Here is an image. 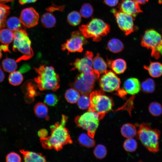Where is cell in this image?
Returning a JSON list of instances; mask_svg holds the SVG:
<instances>
[{"label":"cell","mask_w":162,"mask_h":162,"mask_svg":"<svg viewBox=\"0 0 162 162\" xmlns=\"http://www.w3.org/2000/svg\"><path fill=\"white\" fill-rule=\"evenodd\" d=\"M30 68L29 66L28 65L24 64L21 67L19 71L21 73H24L28 70Z\"/></svg>","instance_id":"ee69618b"},{"label":"cell","mask_w":162,"mask_h":162,"mask_svg":"<svg viewBox=\"0 0 162 162\" xmlns=\"http://www.w3.org/2000/svg\"><path fill=\"white\" fill-rule=\"evenodd\" d=\"M80 97L79 92L75 89H68L65 94V98L67 101L71 104L76 103Z\"/></svg>","instance_id":"f1b7e54d"},{"label":"cell","mask_w":162,"mask_h":162,"mask_svg":"<svg viewBox=\"0 0 162 162\" xmlns=\"http://www.w3.org/2000/svg\"><path fill=\"white\" fill-rule=\"evenodd\" d=\"M14 32L9 29H3L0 30V41L4 44L11 43L14 40Z\"/></svg>","instance_id":"603a6c76"},{"label":"cell","mask_w":162,"mask_h":162,"mask_svg":"<svg viewBox=\"0 0 162 162\" xmlns=\"http://www.w3.org/2000/svg\"><path fill=\"white\" fill-rule=\"evenodd\" d=\"M58 99L57 96L54 94H46L44 98L45 103L51 106H54L57 103Z\"/></svg>","instance_id":"f35d334b"},{"label":"cell","mask_w":162,"mask_h":162,"mask_svg":"<svg viewBox=\"0 0 162 162\" xmlns=\"http://www.w3.org/2000/svg\"><path fill=\"white\" fill-rule=\"evenodd\" d=\"M160 134L158 130L152 129L149 124L142 123L140 125L136 136L149 151L156 152L159 150Z\"/></svg>","instance_id":"277c9868"},{"label":"cell","mask_w":162,"mask_h":162,"mask_svg":"<svg viewBox=\"0 0 162 162\" xmlns=\"http://www.w3.org/2000/svg\"><path fill=\"white\" fill-rule=\"evenodd\" d=\"M77 105L82 110L88 108L90 106L89 96L86 94H82L77 101Z\"/></svg>","instance_id":"d590c367"},{"label":"cell","mask_w":162,"mask_h":162,"mask_svg":"<svg viewBox=\"0 0 162 162\" xmlns=\"http://www.w3.org/2000/svg\"><path fill=\"white\" fill-rule=\"evenodd\" d=\"M87 43L86 38L80 31H74L71 34L70 38L62 46L63 50L68 52H81L82 51L83 46Z\"/></svg>","instance_id":"8fae6325"},{"label":"cell","mask_w":162,"mask_h":162,"mask_svg":"<svg viewBox=\"0 0 162 162\" xmlns=\"http://www.w3.org/2000/svg\"><path fill=\"white\" fill-rule=\"evenodd\" d=\"M2 27L1 26H0V30L1 29V28H2Z\"/></svg>","instance_id":"f5cc1de1"},{"label":"cell","mask_w":162,"mask_h":162,"mask_svg":"<svg viewBox=\"0 0 162 162\" xmlns=\"http://www.w3.org/2000/svg\"><path fill=\"white\" fill-rule=\"evenodd\" d=\"M68 119V116L62 115L60 122H57L50 126V136L40 138V141L43 148L58 151L64 145L72 143L68 130L65 127Z\"/></svg>","instance_id":"6da1fadb"},{"label":"cell","mask_w":162,"mask_h":162,"mask_svg":"<svg viewBox=\"0 0 162 162\" xmlns=\"http://www.w3.org/2000/svg\"><path fill=\"white\" fill-rule=\"evenodd\" d=\"M93 12V8L89 3L84 4L80 10L81 15L85 18H88L90 17L92 15Z\"/></svg>","instance_id":"8d00e7d4"},{"label":"cell","mask_w":162,"mask_h":162,"mask_svg":"<svg viewBox=\"0 0 162 162\" xmlns=\"http://www.w3.org/2000/svg\"><path fill=\"white\" fill-rule=\"evenodd\" d=\"M93 53L87 51L84 56L81 58H77L72 64L73 66L72 70L77 69L81 73H86L93 69Z\"/></svg>","instance_id":"5bb4252c"},{"label":"cell","mask_w":162,"mask_h":162,"mask_svg":"<svg viewBox=\"0 0 162 162\" xmlns=\"http://www.w3.org/2000/svg\"><path fill=\"white\" fill-rule=\"evenodd\" d=\"M80 31L86 38H92L98 42L110 32V26L101 19L94 18L88 23L79 27Z\"/></svg>","instance_id":"5b68a950"},{"label":"cell","mask_w":162,"mask_h":162,"mask_svg":"<svg viewBox=\"0 0 162 162\" xmlns=\"http://www.w3.org/2000/svg\"><path fill=\"white\" fill-rule=\"evenodd\" d=\"M119 9L120 11L134 18L142 11L139 4L133 0H123L120 4Z\"/></svg>","instance_id":"9a60e30c"},{"label":"cell","mask_w":162,"mask_h":162,"mask_svg":"<svg viewBox=\"0 0 162 162\" xmlns=\"http://www.w3.org/2000/svg\"><path fill=\"white\" fill-rule=\"evenodd\" d=\"M5 78V75L4 72L0 67V82L3 81Z\"/></svg>","instance_id":"7dc6e473"},{"label":"cell","mask_w":162,"mask_h":162,"mask_svg":"<svg viewBox=\"0 0 162 162\" xmlns=\"http://www.w3.org/2000/svg\"><path fill=\"white\" fill-rule=\"evenodd\" d=\"M112 12L114 15L118 27L124 31L126 35L133 32L134 30V18L120 11L113 9Z\"/></svg>","instance_id":"7c38bea8"},{"label":"cell","mask_w":162,"mask_h":162,"mask_svg":"<svg viewBox=\"0 0 162 162\" xmlns=\"http://www.w3.org/2000/svg\"><path fill=\"white\" fill-rule=\"evenodd\" d=\"M23 77L20 72L19 71H14L10 74L8 81L12 85L16 86L20 85L23 80Z\"/></svg>","instance_id":"f546056e"},{"label":"cell","mask_w":162,"mask_h":162,"mask_svg":"<svg viewBox=\"0 0 162 162\" xmlns=\"http://www.w3.org/2000/svg\"><path fill=\"white\" fill-rule=\"evenodd\" d=\"M6 22L8 29L14 32L21 29L24 28L22 27V23L17 17L13 16L9 18Z\"/></svg>","instance_id":"484cf974"},{"label":"cell","mask_w":162,"mask_h":162,"mask_svg":"<svg viewBox=\"0 0 162 162\" xmlns=\"http://www.w3.org/2000/svg\"><path fill=\"white\" fill-rule=\"evenodd\" d=\"M93 153L97 158L101 159L106 156L107 150L104 146L101 144H99L97 145L95 148Z\"/></svg>","instance_id":"74e56055"},{"label":"cell","mask_w":162,"mask_h":162,"mask_svg":"<svg viewBox=\"0 0 162 162\" xmlns=\"http://www.w3.org/2000/svg\"><path fill=\"white\" fill-rule=\"evenodd\" d=\"M155 84L154 81L152 79L148 78L141 84L142 90L146 93H151L154 90Z\"/></svg>","instance_id":"d6a6232c"},{"label":"cell","mask_w":162,"mask_h":162,"mask_svg":"<svg viewBox=\"0 0 162 162\" xmlns=\"http://www.w3.org/2000/svg\"><path fill=\"white\" fill-rule=\"evenodd\" d=\"M2 49L0 46V59L1 58L2 56Z\"/></svg>","instance_id":"816d5d0a"},{"label":"cell","mask_w":162,"mask_h":162,"mask_svg":"<svg viewBox=\"0 0 162 162\" xmlns=\"http://www.w3.org/2000/svg\"><path fill=\"white\" fill-rule=\"evenodd\" d=\"M34 111L36 116L38 118L46 120L49 119L48 115V108L44 103L42 102L37 103L34 106Z\"/></svg>","instance_id":"ffe728a7"},{"label":"cell","mask_w":162,"mask_h":162,"mask_svg":"<svg viewBox=\"0 0 162 162\" xmlns=\"http://www.w3.org/2000/svg\"><path fill=\"white\" fill-rule=\"evenodd\" d=\"M38 13L33 8L23 9L21 12L19 19L22 24L27 28L33 27L38 23Z\"/></svg>","instance_id":"4fadbf2b"},{"label":"cell","mask_w":162,"mask_h":162,"mask_svg":"<svg viewBox=\"0 0 162 162\" xmlns=\"http://www.w3.org/2000/svg\"><path fill=\"white\" fill-rule=\"evenodd\" d=\"M14 32V37L13 50L15 52L18 51L22 54L16 62L31 58L33 55V52L31 46V41L26 30L22 28Z\"/></svg>","instance_id":"8992f818"},{"label":"cell","mask_w":162,"mask_h":162,"mask_svg":"<svg viewBox=\"0 0 162 162\" xmlns=\"http://www.w3.org/2000/svg\"><path fill=\"white\" fill-rule=\"evenodd\" d=\"M122 136L128 138H133L136 136L137 131L135 126L130 123H126L123 125L121 129Z\"/></svg>","instance_id":"7402d4cb"},{"label":"cell","mask_w":162,"mask_h":162,"mask_svg":"<svg viewBox=\"0 0 162 162\" xmlns=\"http://www.w3.org/2000/svg\"><path fill=\"white\" fill-rule=\"evenodd\" d=\"M108 66L114 73L120 74L123 73L127 68L126 63L124 60L118 58L114 60L108 61Z\"/></svg>","instance_id":"ac0fdd59"},{"label":"cell","mask_w":162,"mask_h":162,"mask_svg":"<svg viewBox=\"0 0 162 162\" xmlns=\"http://www.w3.org/2000/svg\"><path fill=\"white\" fill-rule=\"evenodd\" d=\"M120 80L114 72L106 70L99 80L100 86L104 92L118 91L119 94H124L125 91L120 89Z\"/></svg>","instance_id":"30bf717a"},{"label":"cell","mask_w":162,"mask_h":162,"mask_svg":"<svg viewBox=\"0 0 162 162\" xmlns=\"http://www.w3.org/2000/svg\"><path fill=\"white\" fill-rule=\"evenodd\" d=\"M37 0H19V1L20 4H26L34 2Z\"/></svg>","instance_id":"f6af8a7d"},{"label":"cell","mask_w":162,"mask_h":162,"mask_svg":"<svg viewBox=\"0 0 162 162\" xmlns=\"http://www.w3.org/2000/svg\"><path fill=\"white\" fill-rule=\"evenodd\" d=\"M48 134L47 131L45 129H42L40 130L38 132V136L40 138H44L47 136Z\"/></svg>","instance_id":"b9f144b4"},{"label":"cell","mask_w":162,"mask_h":162,"mask_svg":"<svg viewBox=\"0 0 162 162\" xmlns=\"http://www.w3.org/2000/svg\"><path fill=\"white\" fill-rule=\"evenodd\" d=\"M10 13V8L4 4H0V26L4 27L6 19Z\"/></svg>","instance_id":"1f68e13d"},{"label":"cell","mask_w":162,"mask_h":162,"mask_svg":"<svg viewBox=\"0 0 162 162\" xmlns=\"http://www.w3.org/2000/svg\"><path fill=\"white\" fill-rule=\"evenodd\" d=\"M157 50L160 52V54L162 55V40L160 43L157 48Z\"/></svg>","instance_id":"c3c4849f"},{"label":"cell","mask_w":162,"mask_h":162,"mask_svg":"<svg viewBox=\"0 0 162 162\" xmlns=\"http://www.w3.org/2000/svg\"><path fill=\"white\" fill-rule=\"evenodd\" d=\"M22 154L24 160L26 162H45L46 157L41 153L26 151L24 149L20 150Z\"/></svg>","instance_id":"e0dca14e"},{"label":"cell","mask_w":162,"mask_h":162,"mask_svg":"<svg viewBox=\"0 0 162 162\" xmlns=\"http://www.w3.org/2000/svg\"><path fill=\"white\" fill-rule=\"evenodd\" d=\"M100 119L98 114L88 111L82 115L76 117L74 121L78 127L86 130L88 135L93 138Z\"/></svg>","instance_id":"ba28073f"},{"label":"cell","mask_w":162,"mask_h":162,"mask_svg":"<svg viewBox=\"0 0 162 162\" xmlns=\"http://www.w3.org/2000/svg\"><path fill=\"white\" fill-rule=\"evenodd\" d=\"M139 4H144L148 1V0H133Z\"/></svg>","instance_id":"681fc988"},{"label":"cell","mask_w":162,"mask_h":162,"mask_svg":"<svg viewBox=\"0 0 162 162\" xmlns=\"http://www.w3.org/2000/svg\"><path fill=\"white\" fill-rule=\"evenodd\" d=\"M89 98L90 104L88 111L97 113L101 119L114 105L112 99L106 96L102 90L93 91L89 94Z\"/></svg>","instance_id":"3957f363"},{"label":"cell","mask_w":162,"mask_h":162,"mask_svg":"<svg viewBox=\"0 0 162 162\" xmlns=\"http://www.w3.org/2000/svg\"><path fill=\"white\" fill-rule=\"evenodd\" d=\"M144 68L153 77H158L162 75V64L159 62H151L148 66H144Z\"/></svg>","instance_id":"d6986e66"},{"label":"cell","mask_w":162,"mask_h":162,"mask_svg":"<svg viewBox=\"0 0 162 162\" xmlns=\"http://www.w3.org/2000/svg\"><path fill=\"white\" fill-rule=\"evenodd\" d=\"M150 113L153 116H158L162 113V106L157 102H152L148 107Z\"/></svg>","instance_id":"e575fe53"},{"label":"cell","mask_w":162,"mask_h":162,"mask_svg":"<svg viewBox=\"0 0 162 162\" xmlns=\"http://www.w3.org/2000/svg\"><path fill=\"white\" fill-rule=\"evenodd\" d=\"M124 89L126 92L131 95H134L139 92L140 85L139 80L135 78L127 79L124 84Z\"/></svg>","instance_id":"2e32d148"},{"label":"cell","mask_w":162,"mask_h":162,"mask_svg":"<svg viewBox=\"0 0 162 162\" xmlns=\"http://www.w3.org/2000/svg\"><path fill=\"white\" fill-rule=\"evenodd\" d=\"M137 144L136 140L133 138H127L123 144V147L127 151L129 152H134L136 150Z\"/></svg>","instance_id":"836d02e7"},{"label":"cell","mask_w":162,"mask_h":162,"mask_svg":"<svg viewBox=\"0 0 162 162\" xmlns=\"http://www.w3.org/2000/svg\"><path fill=\"white\" fill-rule=\"evenodd\" d=\"M14 0H0V4H3L4 3L12 2Z\"/></svg>","instance_id":"f907efd6"},{"label":"cell","mask_w":162,"mask_h":162,"mask_svg":"<svg viewBox=\"0 0 162 162\" xmlns=\"http://www.w3.org/2000/svg\"><path fill=\"white\" fill-rule=\"evenodd\" d=\"M105 3L110 6H114L118 3V0H104Z\"/></svg>","instance_id":"7bdbcfd3"},{"label":"cell","mask_w":162,"mask_h":162,"mask_svg":"<svg viewBox=\"0 0 162 162\" xmlns=\"http://www.w3.org/2000/svg\"><path fill=\"white\" fill-rule=\"evenodd\" d=\"M5 160L8 162H20L22 160L20 155L14 152L9 153L6 155Z\"/></svg>","instance_id":"ab89813d"},{"label":"cell","mask_w":162,"mask_h":162,"mask_svg":"<svg viewBox=\"0 0 162 162\" xmlns=\"http://www.w3.org/2000/svg\"><path fill=\"white\" fill-rule=\"evenodd\" d=\"M27 92L26 97L27 98L34 99V98L37 95L36 88L31 83H28L27 86Z\"/></svg>","instance_id":"60d3db41"},{"label":"cell","mask_w":162,"mask_h":162,"mask_svg":"<svg viewBox=\"0 0 162 162\" xmlns=\"http://www.w3.org/2000/svg\"><path fill=\"white\" fill-rule=\"evenodd\" d=\"M41 22L43 26L47 28H51L55 25L56 20L53 15L50 12L44 13L41 17Z\"/></svg>","instance_id":"cb8c5ba5"},{"label":"cell","mask_w":162,"mask_h":162,"mask_svg":"<svg viewBox=\"0 0 162 162\" xmlns=\"http://www.w3.org/2000/svg\"><path fill=\"white\" fill-rule=\"evenodd\" d=\"M35 69L38 76L34 78V81L40 90L55 91L59 88V76L53 67L42 65Z\"/></svg>","instance_id":"7a4b0ae2"},{"label":"cell","mask_w":162,"mask_h":162,"mask_svg":"<svg viewBox=\"0 0 162 162\" xmlns=\"http://www.w3.org/2000/svg\"><path fill=\"white\" fill-rule=\"evenodd\" d=\"M100 74L94 69L86 73H81L77 75L70 86L82 94L89 95L93 89L95 82L99 78Z\"/></svg>","instance_id":"52a82bcc"},{"label":"cell","mask_w":162,"mask_h":162,"mask_svg":"<svg viewBox=\"0 0 162 162\" xmlns=\"http://www.w3.org/2000/svg\"><path fill=\"white\" fill-rule=\"evenodd\" d=\"M78 141L82 146L88 148L94 147L95 144V141L93 138L85 133H82L80 135Z\"/></svg>","instance_id":"4316f807"},{"label":"cell","mask_w":162,"mask_h":162,"mask_svg":"<svg viewBox=\"0 0 162 162\" xmlns=\"http://www.w3.org/2000/svg\"><path fill=\"white\" fill-rule=\"evenodd\" d=\"M81 16L80 13L74 11L69 14L67 16V20L69 23L73 26H76L80 22Z\"/></svg>","instance_id":"4dcf8cb0"},{"label":"cell","mask_w":162,"mask_h":162,"mask_svg":"<svg viewBox=\"0 0 162 162\" xmlns=\"http://www.w3.org/2000/svg\"><path fill=\"white\" fill-rule=\"evenodd\" d=\"M162 40L161 35L155 30L151 29L146 31L142 38V45L151 50V56L156 59L160 55L157 48Z\"/></svg>","instance_id":"9c48e42d"},{"label":"cell","mask_w":162,"mask_h":162,"mask_svg":"<svg viewBox=\"0 0 162 162\" xmlns=\"http://www.w3.org/2000/svg\"><path fill=\"white\" fill-rule=\"evenodd\" d=\"M107 47L110 51L116 53L120 52L123 50L124 45L120 40L113 38L109 41Z\"/></svg>","instance_id":"d4e9b609"},{"label":"cell","mask_w":162,"mask_h":162,"mask_svg":"<svg viewBox=\"0 0 162 162\" xmlns=\"http://www.w3.org/2000/svg\"><path fill=\"white\" fill-rule=\"evenodd\" d=\"M0 46L2 50L4 52H10L9 49L8 44L1 45Z\"/></svg>","instance_id":"bcb514c9"},{"label":"cell","mask_w":162,"mask_h":162,"mask_svg":"<svg viewBox=\"0 0 162 162\" xmlns=\"http://www.w3.org/2000/svg\"><path fill=\"white\" fill-rule=\"evenodd\" d=\"M93 68L100 74H104L107 70V65L103 59L98 54L93 60Z\"/></svg>","instance_id":"44dd1931"},{"label":"cell","mask_w":162,"mask_h":162,"mask_svg":"<svg viewBox=\"0 0 162 162\" xmlns=\"http://www.w3.org/2000/svg\"><path fill=\"white\" fill-rule=\"evenodd\" d=\"M16 62L13 59L6 58L2 62L3 68L6 72L9 73L13 72L15 71L17 68Z\"/></svg>","instance_id":"83f0119b"}]
</instances>
